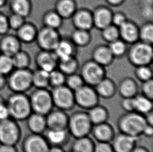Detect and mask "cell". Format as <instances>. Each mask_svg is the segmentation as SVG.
I'll use <instances>...</instances> for the list:
<instances>
[{
	"mask_svg": "<svg viewBox=\"0 0 153 152\" xmlns=\"http://www.w3.org/2000/svg\"><path fill=\"white\" fill-rule=\"evenodd\" d=\"M84 84L85 83L81 75L75 73L68 76L65 83V85L73 92L81 88Z\"/></svg>",
	"mask_w": 153,
	"mask_h": 152,
	"instance_id": "obj_38",
	"label": "cell"
},
{
	"mask_svg": "<svg viewBox=\"0 0 153 152\" xmlns=\"http://www.w3.org/2000/svg\"><path fill=\"white\" fill-rule=\"evenodd\" d=\"M117 124L120 132L139 138L142 136L147 123L144 115L134 111L126 112L121 115Z\"/></svg>",
	"mask_w": 153,
	"mask_h": 152,
	"instance_id": "obj_1",
	"label": "cell"
},
{
	"mask_svg": "<svg viewBox=\"0 0 153 152\" xmlns=\"http://www.w3.org/2000/svg\"><path fill=\"white\" fill-rule=\"evenodd\" d=\"M59 61L67 60L74 57V47L72 44L66 40H60L53 51Z\"/></svg>",
	"mask_w": 153,
	"mask_h": 152,
	"instance_id": "obj_29",
	"label": "cell"
},
{
	"mask_svg": "<svg viewBox=\"0 0 153 152\" xmlns=\"http://www.w3.org/2000/svg\"><path fill=\"white\" fill-rule=\"evenodd\" d=\"M111 12L108 8H99L93 14L94 26L98 29H102L112 24Z\"/></svg>",
	"mask_w": 153,
	"mask_h": 152,
	"instance_id": "obj_23",
	"label": "cell"
},
{
	"mask_svg": "<svg viewBox=\"0 0 153 152\" xmlns=\"http://www.w3.org/2000/svg\"><path fill=\"white\" fill-rule=\"evenodd\" d=\"M74 93L75 105L83 110L88 111L100 104V97L93 86L84 84Z\"/></svg>",
	"mask_w": 153,
	"mask_h": 152,
	"instance_id": "obj_8",
	"label": "cell"
},
{
	"mask_svg": "<svg viewBox=\"0 0 153 152\" xmlns=\"http://www.w3.org/2000/svg\"><path fill=\"white\" fill-rule=\"evenodd\" d=\"M16 32V37L19 40L25 43H31L36 40L38 32L33 24L26 22L17 30Z\"/></svg>",
	"mask_w": 153,
	"mask_h": 152,
	"instance_id": "obj_26",
	"label": "cell"
},
{
	"mask_svg": "<svg viewBox=\"0 0 153 152\" xmlns=\"http://www.w3.org/2000/svg\"><path fill=\"white\" fill-rule=\"evenodd\" d=\"M50 145L43 134H30L24 139L23 152H48Z\"/></svg>",
	"mask_w": 153,
	"mask_h": 152,
	"instance_id": "obj_12",
	"label": "cell"
},
{
	"mask_svg": "<svg viewBox=\"0 0 153 152\" xmlns=\"http://www.w3.org/2000/svg\"><path fill=\"white\" fill-rule=\"evenodd\" d=\"M12 13L26 18L31 11V4L29 0H12L10 3Z\"/></svg>",
	"mask_w": 153,
	"mask_h": 152,
	"instance_id": "obj_31",
	"label": "cell"
},
{
	"mask_svg": "<svg viewBox=\"0 0 153 152\" xmlns=\"http://www.w3.org/2000/svg\"><path fill=\"white\" fill-rule=\"evenodd\" d=\"M118 29L120 37L126 43H135L139 38V30L137 26L128 21H126Z\"/></svg>",
	"mask_w": 153,
	"mask_h": 152,
	"instance_id": "obj_22",
	"label": "cell"
},
{
	"mask_svg": "<svg viewBox=\"0 0 153 152\" xmlns=\"http://www.w3.org/2000/svg\"><path fill=\"white\" fill-rule=\"evenodd\" d=\"M142 94L153 100V79L143 82L141 86Z\"/></svg>",
	"mask_w": 153,
	"mask_h": 152,
	"instance_id": "obj_46",
	"label": "cell"
},
{
	"mask_svg": "<svg viewBox=\"0 0 153 152\" xmlns=\"http://www.w3.org/2000/svg\"><path fill=\"white\" fill-rule=\"evenodd\" d=\"M109 48L114 57H120L124 55L126 51V43L119 39L109 43Z\"/></svg>",
	"mask_w": 153,
	"mask_h": 152,
	"instance_id": "obj_41",
	"label": "cell"
},
{
	"mask_svg": "<svg viewBox=\"0 0 153 152\" xmlns=\"http://www.w3.org/2000/svg\"><path fill=\"white\" fill-rule=\"evenodd\" d=\"M49 74L38 69L32 72V84L37 89H48L49 86Z\"/></svg>",
	"mask_w": 153,
	"mask_h": 152,
	"instance_id": "obj_32",
	"label": "cell"
},
{
	"mask_svg": "<svg viewBox=\"0 0 153 152\" xmlns=\"http://www.w3.org/2000/svg\"><path fill=\"white\" fill-rule=\"evenodd\" d=\"M65 76L60 70H53L49 74V86L54 88L65 85Z\"/></svg>",
	"mask_w": 153,
	"mask_h": 152,
	"instance_id": "obj_40",
	"label": "cell"
},
{
	"mask_svg": "<svg viewBox=\"0 0 153 152\" xmlns=\"http://www.w3.org/2000/svg\"><path fill=\"white\" fill-rule=\"evenodd\" d=\"M102 31L103 39L109 43L116 41L120 37L118 28L112 24L105 27Z\"/></svg>",
	"mask_w": 153,
	"mask_h": 152,
	"instance_id": "obj_42",
	"label": "cell"
},
{
	"mask_svg": "<svg viewBox=\"0 0 153 152\" xmlns=\"http://www.w3.org/2000/svg\"></svg>",
	"mask_w": 153,
	"mask_h": 152,
	"instance_id": "obj_61",
	"label": "cell"
},
{
	"mask_svg": "<svg viewBox=\"0 0 153 152\" xmlns=\"http://www.w3.org/2000/svg\"><path fill=\"white\" fill-rule=\"evenodd\" d=\"M120 106L126 112L134 111V100L132 98H122L120 102Z\"/></svg>",
	"mask_w": 153,
	"mask_h": 152,
	"instance_id": "obj_48",
	"label": "cell"
},
{
	"mask_svg": "<svg viewBox=\"0 0 153 152\" xmlns=\"http://www.w3.org/2000/svg\"><path fill=\"white\" fill-rule=\"evenodd\" d=\"M6 84L13 93H26L33 86L32 71L26 69H15L8 75Z\"/></svg>",
	"mask_w": 153,
	"mask_h": 152,
	"instance_id": "obj_4",
	"label": "cell"
},
{
	"mask_svg": "<svg viewBox=\"0 0 153 152\" xmlns=\"http://www.w3.org/2000/svg\"><path fill=\"white\" fill-rule=\"evenodd\" d=\"M43 135L50 146L63 148L68 144L71 137L67 129H47Z\"/></svg>",
	"mask_w": 153,
	"mask_h": 152,
	"instance_id": "obj_16",
	"label": "cell"
},
{
	"mask_svg": "<svg viewBox=\"0 0 153 152\" xmlns=\"http://www.w3.org/2000/svg\"><path fill=\"white\" fill-rule=\"evenodd\" d=\"M32 111L46 116L53 109L51 93L48 89H37L29 95Z\"/></svg>",
	"mask_w": 153,
	"mask_h": 152,
	"instance_id": "obj_5",
	"label": "cell"
},
{
	"mask_svg": "<svg viewBox=\"0 0 153 152\" xmlns=\"http://www.w3.org/2000/svg\"><path fill=\"white\" fill-rule=\"evenodd\" d=\"M69 115L61 109H52L46 116L47 129H67Z\"/></svg>",
	"mask_w": 153,
	"mask_h": 152,
	"instance_id": "obj_13",
	"label": "cell"
},
{
	"mask_svg": "<svg viewBox=\"0 0 153 152\" xmlns=\"http://www.w3.org/2000/svg\"><path fill=\"white\" fill-rule=\"evenodd\" d=\"M91 134L96 142L111 143L116 133L113 125L106 121L93 125Z\"/></svg>",
	"mask_w": 153,
	"mask_h": 152,
	"instance_id": "obj_15",
	"label": "cell"
},
{
	"mask_svg": "<svg viewBox=\"0 0 153 152\" xmlns=\"http://www.w3.org/2000/svg\"><path fill=\"white\" fill-rule=\"evenodd\" d=\"M138 138L119 132L111 142L114 152H131L137 145Z\"/></svg>",
	"mask_w": 153,
	"mask_h": 152,
	"instance_id": "obj_14",
	"label": "cell"
},
{
	"mask_svg": "<svg viewBox=\"0 0 153 152\" xmlns=\"http://www.w3.org/2000/svg\"><path fill=\"white\" fill-rule=\"evenodd\" d=\"M142 136H144L147 138H152L153 136V125L147 124L143 129Z\"/></svg>",
	"mask_w": 153,
	"mask_h": 152,
	"instance_id": "obj_53",
	"label": "cell"
},
{
	"mask_svg": "<svg viewBox=\"0 0 153 152\" xmlns=\"http://www.w3.org/2000/svg\"><path fill=\"white\" fill-rule=\"evenodd\" d=\"M114 58L108 46H100L94 51V61L103 67L111 63Z\"/></svg>",
	"mask_w": 153,
	"mask_h": 152,
	"instance_id": "obj_30",
	"label": "cell"
},
{
	"mask_svg": "<svg viewBox=\"0 0 153 152\" xmlns=\"http://www.w3.org/2000/svg\"><path fill=\"white\" fill-rule=\"evenodd\" d=\"M74 24L77 29L88 31L94 26L93 15L86 10H81L75 13Z\"/></svg>",
	"mask_w": 153,
	"mask_h": 152,
	"instance_id": "obj_24",
	"label": "cell"
},
{
	"mask_svg": "<svg viewBox=\"0 0 153 152\" xmlns=\"http://www.w3.org/2000/svg\"><path fill=\"white\" fill-rule=\"evenodd\" d=\"M1 52H0V55H1Z\"/></svg>",
	"mask_w": 153,
	"mask_h": 152,
	"instance_id": "obj_60",
	"label": "cell"
},
{
	"mask_svg": "<svg viewBox=\"0 0 153 152\" xmlns=\"http://www.w3.org/2000/svg\"><path fill=\"white\" fill-rule=\"evenodd\" d=\"M58 66L63 74L68 76L75 73L77 68V62L74 56L67 60L59 61Z\"/></svg>",
	"mask_w": 153,
	"mask_h": 152,
	"instance_id": "obj_35",
	"label": "cell"
},
{
	"mask_svg": "<svg viewBox=\"0 0 153 152\" xmlns=\"http://www.w3.org/2000/svg\"><path fill=\"white\" fill-rule=\"evenodd\" d=\"M48 152H66L63 147L58 146H50Z\"/></svg>",
	"mask_w": 153,
	"mask_h": 152,
	"instance_id": "obj_55",
	"label": "cell"
},
{
	"mask_svg": "<svg viewBox=\"0 0 153 152\" xmlns=\"http://www.w3.org/2000/svg\"><path fill=\"white\" fill-rule=\"evenodd\" d=\"M153 48L151 44L141 42L136 44L131 49L130 58L137 67L149 66L153 61Z\"/></svg>",
	"mask_w": 153,
	"mask_h": 152,
	"instance_id": "obj_9",
	"label": "cell"
},
{
	"mask_svg": "<svg viewBox=\"0 0 153 152\" xmlns=\"http://www.w3.org/2000/svg\"><path fill=\"white\" fill-rule=\"evenodd\" d=\"M131 152H152L143 146H137Z\"/></svg>",
	"mask_w": 153,
	"mask_h": 152,
	"instance_id": "obj_56",
	"label": "cell"
},
{
	"mask_svg": "<svg viewBox=\"0 0 153 152\" xmlns=\"http://www.w3.org/2000/svg\"><path fill=\"white\" fill-rule=\"evenodd\" d=\"M54 107L64 111H70L75 106L74 93L65 85L52 88L51 91Z\"/></svg>",
	"mask_w": 153,
	"mask_h": 152,
	"instance_id": "obj_7",
	"label": "cell"
},
{
	"mask_svg": "<svg viewBox=\"0 0 153 152\" xmlns=\"http://www.w3.org/2000/svg\"><path fill=\"white\" fill-rule=\"evenodd\" d=\"M124 0H107L108 2L114 5H119L121 4Z\"/></svg>",
	"mask_w": 153,
	"mask_h": 152,
	"instance_id": "obj_58",
	"label": "cell"
},
{
	"mask_svg": "<svg viewBox=\"0 0 153 152\" xmlns=\"http://www.w3.org/2000/svg\"><path fill=\"white\" fill-rule=\"evenodd\" d=\"M71 145V152H94L95 142L89 136L74 139Z\"/></svg>",
	"mask_w": 153,
	"mask_h": 152,
	"instance_id": "obj_27",
	"label": "cell"
},
{
	"mask_svg": "<svg viewBox=\"0 0 153 152\" xmlns=\"http://www.w3.org/2000/svg\"><path fill=\"white\" fill-rule=\"evenodd\" d=\"M60 35L56 29L45 27L38 31L36 40L44 51H53L60 41Z\"/></svg>",
	"mask_w": 153,
	"mask_h": 152,
	"instance_id": "obj_11",
	"label": "cell"
},
{
	"mask_svg": "<svg viewBox=\"0 0 153 152\" xmlns=\"http://www.w3.org/2000/svg\"><path fill=\"white\" fill-rule=\"evenodd\" d=\"M100 97L110 99L114 97L117 92V87L115 83L110 79L105 77L94 86Z\"/></svg>",
	"mask_w": 153,
	"mask_h": 152,
	"instance_id": "obj_20",
	"label": "cell"
},
{
	"mask_svg": "<svg viewBox=\"0 0 153 152\" xmlns=\"http://www.w3.org/2000/svg\"><path fill=\"white\" fill-rule=\"evenodd\" d=\"M14 69L12 57L1 54L0 55V74L5 76Z\"/></svg>",
	"mask_w": 153,
	"mask_h": 152,
	"instance_id": "obj_39",
	"label": "cell"
},
{
	"mask_svg": "<svg viewBox=\"0 0 153 152\" xmlns=\"http://www.w3.org/2000/svg\"><path fill=\"white\" fill-rule=\"evenodd\" d=\"M75 10L76 6L73 0H60L56 5V12L62 18L73 16Z\"/></svg>",
	"mask_w": 153,
	"mask_h": 152,
	"instance_id": "obj_33",
	"label": "cell"
},
{
	"mask_svg": "<svg viewBox=\"0 0 153 152\" xmlns=\"http://www.w3.org/2000/svg\"><path fill=\"white\" fill-rule=\"evenodd\" d=\"M14 69L28 68L30 60L28 54L22 50L14 54L12 57Z\"/></svg>",
	"mask_w": 153,
	"mask_h": 152,
	"instance_id": "obj_34",
	"label": "cell"
},
{
	"mask_svg": "<svg viewBox=\"0 0 153 152\" xmlns=\"http://www.w3.org/2000/svg\"><path fill=\"white\" fill-rule=\"evenodd\" d=\"M28 129L30 133L43 134L47 129L46 116L32 112L26 119Z\"/></svg>",
	"mask_w": 153,
	"mask_h": 152,
	"instance_id": "obj_19",
	"label": "cell"
},
{
	"mask_svg": "<svg viewBox=\"0 0 153 152\" xmlns=\"http://www.w3.org/2000/svg\"><path fill=\"white\" fill-rule=\"evenodd\" d=\"M90 35L88 31L77 29L73 33L72 36L73 42L77 46L86 45L90 41Z\"/></svg>",
	"mask_w": 153,
	"mask_h": 152,
	"instance_id": "obj_36",
	"label": "cell"
},
{
	"mask_svg": "<svg viewBox=\"0 0 153 152\" xmlns=\"http://www.w3.org/2000/svg\"><path fill=\"white\" fill-rule=\"evenodd\" d=\"M139 38L141 42L152 44L153 41V26L152 24L144 25L139 30Z\"/></svg>",
	"mask_w": 153,
	"mask_h": 152,
	"instance_id": "obj_43",
	"label": "cell"
},
{
	"mask_svg": "<svg viewBox=\"0 0 153 152\" xmlns=\"http://www.w3.org/2000/svg\"><path fill=\"white\" fill-rule=\"evenodd\" d=\"M10 29L8 18L5 15L0 13V35H4L8 32Z\"/></svg>",
	"mask_w": 153,
	"mask_h": 152,
	"instance_id": "obj_49",
	"label": "cell"
},
{
	"mask_svg": "<svg viewBox=\"0 0 153 152\" xmlns=\"http://www.w3.org/2000/svg\"><path fill=\"white\" fill-rule=\"evenodd\" d=\"M87 112L93 125L106 122L109 117L107 108L100 104L88 109Z\"/></svg>",
	"mask_w": 153,
	"mask_h": 152,
	"instance_id": "obj_25",
	"label": "cell"
},
{
	"mask_svg": "<svg viewBox=\"0 0 153 152\" xmlns=\"http://www.w3.org/2000/svg\"><path fill=\"white\" fill-rule=\"evenodd\" d=\"M0 152H19L16 145L0 144Z\"/></svg>",
	"mask_w": 153,
	"mask_h": 152,
	"instance_id": "obj_52",
	"label": "cell"
},
{
	"mask_svg": "<svg viewBox=\"0 0 153 152\" xmlns=\"http://www.w3.org/2000/svg\"><path fill=\"white\" fill-rule=\"evenodd\" d=\"M10 117V114L6 101L0 103V121L8 119Z\"/></svg>",
	"mask_w": 153,
	"mask_h": 152,
	"instance_id": "obj_51",
	"label": "cell"
},
{
	"mask_svg": "<svg viewBox=\"0 0 153 152\" xmlns=\"http://www.w3.org/2000/svg\"><path fill=\"white\" fill-rule=\"evenodd\" d=\"M80 75L85 84L94 87L105 77V71L103 66L96 62H87L83 66Z\"/></svg>",
	"mask_w": 153,
	"mask_h": 152,
	"instance_id": "obj_10",
	"label": "cell"
},
{
	"mask_svg": "<svg viewBox=\"0 0 153 152\" xmlns=\"http://www.w3.org/2000/svg\"><path fill=\"white\" fill-rule=\"evenodd\" d=\"M146 123L149 125H153V111L144 115Z\"/></svg>",
	"mask_w": 153,
	"mask_h": 152,
	"instance_id": "obj_54",
	"label": "cell"
},
{
	"mask_svg": "<svg viewBox=\"0 0 153 152\" xmlns=\"http://www.w3.org/2000/svg\"><path fill=\"white\" fill-rule=\"evenodd\" d=\"M134 111L137 113L146 115L153 111V100L142 94L137 95L133 97Z\"/></svg>",
	"mask_w": 153,
	"mask_h": 152,
	"instance_id": "obj_28",
	"label": "cell"
},
{
	"mask_svg": "<svg viewBox=\"0 0 153 152\" xmlns=\"http://www.w3.org/2000/svg\"><path fill=\"white\" fill-rule=\"evenodd\" d=\"M36 61L39 69L50 73L56 69L59 60L53 52L42 50L38 54Z\"/></svg>",
	"mask_w": 153,
	"mask_h": 152,
	"instance_id": "obj_17",
	"label": "cell"
},
{
	"mask_svg": "<svg viewBox=\"0 0 153 152\" xmlns=\"http://www.w3.org/2000/svg\"><path fill=\"white\" fill-rule=\"evenodd\" d=\"M6 102L10 118L16 121H25L33 112L29 96L25 93H13Z\"/></svg>",
	"mask_w": 153,
	"mask_h": 152,
	"instance_id": "obj_2",
	"label": "cell"
},
{
	"mask_svg": "<svg viewBox=\"0 0 153 152\" xmlns=\"http://www.w3.org/2000/svg\"><path fill=\"white\" fill-rule=\"evenodd\" d=\"M117 91L122 98H132L139 94V86L133 79L125 78L119 83Z\"/></svg>",
	"mask_w": 153,
	"mask_h": 152,
	"instance_id": "obj_21",
	"label": "cell"
},
{
	"mask_svg": "<svg viewBox=\"0 0 153 152\" xmlns=\"http://www.w3.org/2000/svg\"><path fill=\"white\" fill-rule=\"evenodd\" d=\"M6 0H0V7L4 6L5 4H6Z\"/></svg>",
	"mask_w": 153,
	"mask_h": 152,
	"instance_id": "obj_59",
	"label": "cell"
},
{
	"mask_svg": "<svg viewBox=\"0 0 153 152\" xmlns=\"http://www.w3.org/2000/svg\"><path fill=\"white\" fill-rule=\"evenodd\" d=\"M6 85V79L5 76L0 74V91L2 90Z\"/></svg>",
	"mask_w": 153,
	"mask_h": 152,
	"instance_id": "obj_57",
	"label": "cell"
},
{
	"mask_svg": "<svg viewBox=\"0 0 153 152\" xmlns=\"http://www.w3.org/2000/svg\"><path fill=\"white\" fill-rule=\"evenodd\" d=\"M94 152H114L111 143L95 142Z\"/></svg>",
	"mask_w": 153,
	"mask_h": 152,
	"instance_id": "obj_47",
	"label": "cell"
},
{
	"mask_svg": "<svg viewBox=\"0 0 153 152\" xmlns=\"http://www.w3.org/2000/svg\"><path fill=\"white\" fill-rule=\"evenodd\" d=\"M22 138L18 121L11 118L0 121V144L16 145Z\"/></svg>",
	"mask_w": 153,
	"mask_h": 152,
	"instance_id": "obj_6",
	"label": "cell"
},
{
	"mask_svg": "<svg viewBox=\"0 0 153 152\" xmlns=\"http://www.w3.org/2000/svg\"><path fill=\"white\" fill-rule=\"evenodd\" d=\"M21 41L12 35H5L0 40L1 53L12 57L21 49Z\"/></svg>",
	"mask_w": 153,
	"mask_h": 152,
	"instance_id": "obj_18",
	"label": "cell"
},
{
	"mask_svg": "<svg viewBox=\"0 0 153 152\" xmlns=\"http://www.w3.org/2000/svg\"><path fill=\"white\" fill-rule=\"evenodd\" d=\"M126 21L127 19L126 16L121 13H117L112 15V24L117 28H119L121 25L126 23Z\"/></svg>",
	"mask_w": 153,
	"mask_h": 152,
	"instance_id": "obj_50",
	"label": "cell"
},
{
	"mask_svg": "<svg viewBox=\"0 0 153 152\" xmlns=\"http://www.w3.org/2000/svg\"><path fill=\"white\" fill-rule=\"evenodd\" d=\"M135 74L137 79L142 82L153 79V72L149 66H138Z\"/></svg>",
	"mask_w": 153,
	"mask_h": 152,
	"instance_id": "obj_44",
	"label": "cell"
},
{
	"mask_svg": "<svg viewBox=\"0 0 153 152\" xmlns=\"http://www.w3.org/2000/svg\"><path fill=\"white\" fill-rule=\"evenodd\" d=\"M62 18L56 12H49L44 17L46 27L57 30L62 24Z\"/></svg>",
	"mask_w": 153,
	"mask_h": 152,
	"instance_id": "obj_37",
	"label": "cell"
},
{
	"mask_svg": "<svg viewBox=\"0 0 153 152\" xmlns=\"http://www.w3.org/2000/svg\"><path fill=\"white\" fill-rule=\"evenodd\" d=\"M93 126L87 111L84 110L76 111L69 115L67 130L74 139L89 136Z\"/></svg>",
	"mask_w": 153,
	"mask_h": 152,
	"instance_id": "obj_3",
	"label": "cell"
},
{
	"mask_svg": "<svg viewBox=\"0 0 153 152\" xmlns=\"http://www.w3.org/2000/svg\"><path fill=\"white\" fill-rule=\"evenodd\" d=\"M7 18L10 29H13L16 31L25 22V18L14 13H12Z\"/></svg>",
	"mask_w": 153,
	"mask_h": 152,
	"instance_id": "obj_45",
	"label": "cell"
}]
</instances>
